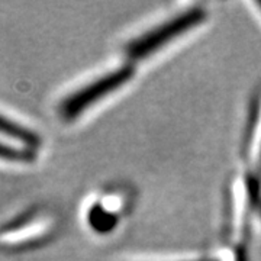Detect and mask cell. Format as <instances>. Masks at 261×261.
I'll use <instances>...</instances> for the list:
<instances>
[{"label": "cell", "mask_w": 261, "mask_h": 261, "mask_svg": "<svg viewBox=\"0 0 261 261\" xmlns=\"http://www.w3.org/2000/svg\"><path fill=\"white\" fill-rule=\"evenodd\" d=\"M87 222L97 233H108L115 228L118 216L111 203H96L87 214Z\"/></svg>", "instance_id": "6"}, {"label": "cell", "mask_w": 261, "mask_h": 261, "mask_svg": "<svg viewBox=\"0 0 261 261\" xmlns=\"http://www.w3.org/2000/svg\"><path fill=\"white\" fill-rule=\"evenodd\" d=\"M181 261H205V260H181Z\"/></svg>", "instance_id": "10"}, {"label": "cell", "mask_w": 261, "mask_h": 261, "mask_svg": "<svg viewBox=\"0 0 261 261\" xmlns=\"http://www.w3.org/2000/svg\"><path fill=\"white\" fill-rule=\"evenodd\" d=\"M243 161L245 167L244 177L254 189L261 168V97L254 105L248 121L243 145Z\"/></svg>", "instance_id": "4"}, {"label": "cell", "mask_w": 261, "mask_h": 261, "mask_svg": "<svg viewBox=\"0 0 261 261\" xmlns=\"http://www.w3.org/2000/svg\"><path fill=\"white\" fill-rule=\"evenodd\" d=\"M37 151L20 147L18 144L0 141V160L10 163H31L35 159Z\"/></svg>", "instance_id": "7"}, {"label": "cell", "mask_w": 261, "mask_h": 261, "mask_svg": "<svg viewBox=\"0 0 261 261\" xmlns=\"http://www.w3.org/2000/svg\"><path fill=\"white\" fill-rule=\"evenodd\" d=\"M0 137H6L8 140L16 142L23 148L37 151L42 144L41 137L34 129L22 125L20 122L13 121L12 118L0 112Z\"/></svg>", "instance_id": "5"}, {"label": "cell", "mask_w": 261, "mask_h": 261, "mask_svg": "<svg viewBox=\"0 0 261 261\" xmlns=\"http://www.w3.org/2000/svg\"><path fill=\"white\" fill-rule=\"evenodd\" d=\"M254 192H255V197H257V212L261 218V168L258 176H257V180L254 183Z\"/></svg>", "instance_id": "8"}, {"label": "cell", "mask_w": 261, "mask_h": 261, "mask_svg": "<svg viewBox=\"0 0 261 261\" xmlns=\"http://www.w3.org/2000/svg\"><path fill=\"white\" fill-rule=\"evenodd\" d=\"M135 75V65L130 61L118 65L112 70L97 75L89 83L70 92L58 103V115L65 122L79 119L86 111L92 109L96 103L102 102L111 94L128 84Z\"/></svg>", "instance_id": "2"}, {"label": "cell", "mask_w": 261, "mask_h": 261, "mask_svg": "<svg viewBox=\"0 0 261 261\" xmlns=\"http://www.w3.org/2000/svg\"><path fill=\"white\" fill-rule=\"evenodd\" d=\"M206 16L207 10L200 5H195L181 10L166 20L160 22L159 25L145 31L140 37L132 38L123 48L125 56L130 63L147 60L148 57L161 51L166 45L174 42L185 34L202 25Z\"/></svg>", "instance_id": "1"}, {"label": "cell", "mask_w": 261, "mask_h": 261, "mask_svg": "<svg viewBox=\"0 0 261 261\" xmlns=\"http://www.w3.org/2000/svg\"><path fill=\"white\" fill-rule=\"evenodd\" d=\"M226 233L229 247L247 250L257 197L250 181L243 176L233 178L226 193Z\"/></svg>", "instance_id": "3"}, {"label": "cell", "mask_w": 261, "mask_h": 261, "mask_svg": "<svg viewBox=\"0 0 261 261\" xmlns=\"http://www.w3.org/2000/svg\"><path fill=\"white\" fill-rule=\"evenodd\" d=\"M254 5H255V6L258 8V10H260V13H261V2H255Z\"/></svg>", "instance_id": "9"}]
</instances>
